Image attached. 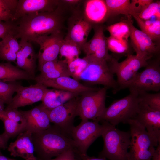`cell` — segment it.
<instances>
[{"mask_svg":"<svg viewBox=\"0 0 160 160\" xmlns=\"http://www.w3.org/2000/svg\"><path fill=\"white\" fill-rule=\"evenodd\" d=\"M63 12L59 6L52 12L34 13L21 17L16 21L17 38L33 42L40 36L61 31Z\"/></svg>","mask_w":160,"mask_h":160,"instance_id":"cell-1","label":"cell"},{"mask_svg":"<svg viewBox=\"0 0 160 160\" xmlns=\"http://www.w3.org/2000/svg\"><path fill=\"white\" fill-rule=\"evenodd\" d=\"M32 137L38 160L52 159L69 149L78 151L71 138L54 125L42 132L32 133Z\"/></svg>","mask_w":160,"mask_h":160,"instance_id":"cell-2","label":"cell"},{"mask_svg":"<svg viewBox=\"0 0 160 160\" xmlns=\"http://www.w3.org/2000/svg\"><path fill=\"white\" fill-rule=\"evenodd\" d=\"M105 123V129L101 135L103 147L99 157L109 160H128L131 136L129 130L124 131Z\"/></svg>","mask_w":160,"mask_h":160,"instance_id":"cell-3","label":"cell"},{"mask_svg":"<svg viewBox=\"0 0 160 160\" xmlns=\"http://www.w3.org/2000/svg\"><path fill=\"white\" fill-rule=\"evenodd\" d=\"M139 103L138 93L130 92L127 96L114 100L106 107L96 121H105L114 126L120 123L127 124L136 115Z\"/></svg>","mask_w":160,"mask_h":160,"instance_id":"cell-4","label":"cell"},{"mask_svg":"<svg viewBox=\"0 0 160 160\" xmlns=\"http://www.w3.org/2000/svg\"><path fill=\"white\" fill-rule=\"evenodd\" d=\"M130 126L131 142L128 160H151L156 147L145 127L135 120L128 122Z\"/></svg>","mask_w":160,"mask_h":160,"instance_id":"cell-5","label":"cell"},{"mask_svg":"<svg viewBox=\"0 0 160 160\" xmlns=\"http://www.w3.org/2000/svg\"><path fill=\"white\" fill-rule=\"evenodd\" d=\"M146 59L136 55H130L120 62L114 58L108 63L110 71L117 76L116 89L114 93L126 88L135 79L138 70L148 64Z\"/></svg>","mask_w":160,"mask_h":160,"instance_id":"cell-6","label":"cell"},{"mask_svg":"<svg viewBox=\"0 0 160 160\" xmlns=\"http://www.w3.org/2000/svg\"><path fill=\"white\" fill-rule=\"evenodd\" d=\"M107 89L103 87L95 90L81 93L79 97L77 115L81 121H96L106 107L105 100Z\"/></svg>","mask_w":160,"mask_h":160,"instance_id":"cell-7","label":"cell"},{"mask_svg":"<svg viewBox=\"0 0 160 160\" xmlns=\"http://www.w3.org/2000/svg\"><path fill=\"white\" fill-rule=\"evenodd\" d=\"M97 121H81L76 127L74 126L70 134V137L73 141L80 154H86L91 145L99 137L101 136L106 127L105 123ZM79 154V155H80Z\"/></svg>","mask_w":160,"mask_h":160,"instance_id":"cell-8","label":"cell"},{"mask_svg":"<svg viewBox=\"0 0 160 160\" xmlns=\"http://www.w3.org/2000/svg\"><path fill=\"white\" fill-rule=\"evenodd\" d=\"M88 60V65L80 75L78 81L92 84L102 85L107 89H112L114 94L116 89V82L110 71L108 63L104 61Z\"/></svg>","mask_w":160,"mask_h":160,"instance_id":"cell-9","label":"cell"},{"mask_svg":"<svg viewBox=\"0 0 160 160\" xmlns=\"http://www.w3.org/2000/svg\"><path fill=\"white\" fill-rule=\"evenodd\" d=\"M142 72H138L128 88L129 92L137 93L160 90V67L158 61L149 63Z\"/></svg>","mask_w":160,"mask_h":160,"instance_id":"cell-10","label":"cell"},{"mask_svg":"<svg viewBox=\"0 0 160 160\" xmlns=\"http://www.w3.org/2000/svg\"><path fill=\"white\" fill-rule=\"evenodd\" d=\"M78 96L53 109H48L50 122L70 137L71 131L74 127V119L77 116Z\"/></svg>","mask_w":160,"mask_h":160,"instance_id":"cell-11","label":"cell"},{"mask_svg":"<svg viewBox=\"0 0 160 160\" xmlns=\"http://www.w3.org/2000/svg\"><path fill=\"white\" fill-rule=\"evenodd\" d=\"M94 33L92 38L82 48L81 50L85 54L89 60L104 61L108 63L113 57L108 52L106 37L105 36L103 26H93Z\"/></svg>","mask_w":160,"mask_h":160,"instance_id":"cell-12","label":"cell"},{"mask_svg":"<svg viewBox=\"0 0 160 160\" xmlns=\"http://www.w3.org/2000/svg\"><path fill=\"white\" fill-rule=\"evenodd\" d=\"M67 34L65 38L81 48L87 42L93 26L84 17L81 11L75 10L68 20Z\"/></svg>","mask_w":160,"mask_h":160,"instance_id":"cell-13","label":"cell"},{"mask_svg":"<svg viewBox=\"0 0 160 160\" xmlns=\"http://www.w3.org/2000/svg\"><path fill=\"white\" fill-rule=\"evenodd\" d=\"M63 39L61 31L40 36L34 41L33 42L40 46L37 55L38 66L45 62L58 59L60 47Z\"/></svg>","mask_w":160,"mask_h":160,"instance_id":"cell-14","label":"cell"},{"mask_svg":"<svg viewBox=\"0 0 160 160\" xmlns=\"http://www.w3.org/2000/svg\"><path fill=\"white\" fill-rule=\"evenodd\" d=\"M133 119L145 127L157 146L160 142V111L139 101L138 111Z\"/></svg>","mask_w":160,"mask_h":160,"instance_id":"cell-15","label":"cell"},{"mask_svg":"<svg viewBox=\"0 0 160 160\" xmlns=\"http://www.w3.org/2000/svg\"><path fill=\"white\" fill-rule=\"evenodd\" d=\"M47 88L42 84H36L27 87L21 85L13 97L11 103L4 108L6 109H17L42 101Z\"/></svg>","mask_w":160,"mask_h":160,"instance_id":"cell-16","label":"cell"},{"mask_svg":"<svg viewBox=\"0 0 160 160\" xmlns=\"http://www.w3.org/2000/svg\"><path fill=\"white\" fill-rule=\"evenodd\" d=\"M129 37L137 56L147 60L157 54L159 48L147 35L135 28L129 20Z\"/></svg>","mask_w":160,"mask_h":160,"instance_id":"cell-17","label":"cell"},{"mask_svg":"<svg viewBox=\"0 0 160 160\" xmlns=\"http://www.w3.org/2000/svg\"><path fill=\"white\" fill-rule=\"evenodd\" d=\"M20 111L25 120V130L32 133H36L51 126L48 110L42 103L30 110Z\"/></svg>","mask_w":160,"mask_h":160,"instance_id":"cell-18","label":"cell"},{"mask_svg":"<svg viewBox=\"0 0 160 160\" xmlns=\"http://www.w3.org/2000/svg\"><path fill=\"white\" fill-rule=\"evenodd\" d=\"M60 2V0H19L13 22L29 14L54 11Z\"/></svg>","mask_w":160,"mask_h":160,"instance_id":"cell-19","label":"cell"},{"mask_svg":"<svg viewBox=\"0 0 160 160\" xmlns=\"http://www.w3.org/2000/svg\"><path fill=\"white\" fill-rule=\"evenodd\" d=\"M0 120L4 125L3 134L9 140L25 131V120L20 110L17 109H4L0 113Z\"/></svg>","mask_w":160,"mask_h":160,"instance_id":"cell-20","label":"cell"},{"mask_svg":"<svg viewBox=\"0 0 160 160\" xmlns=\"http://www.w3.org/2000/svg\"><path fill=\"white\" fill-rule=\"evenodd\" d=\"M32 134L25 130L18 135L15 141L11 143L8 147L11 155L20 157L25 160H38L34 155Z\"/></svg>","mask_w":160,"mask_h":160,"instance_id":"cell-21","label":"cell"},{"mask_svg":"<svg viewBox=\"0 0 160 160\" xmlns=\"http://www.w3.org/2000/svg\"><path fill=\"white\" fill-rule=\"evenodd\" d=\"M19 43L20 48L15 62L16 66L35 78L37 55L31 42L20 39Z\"/></svg>","mask_w":160,"mask_h":160,"instance_id":"cell-22","label":"cell"},{"mask_svg":"<svg viewBox=\"0 0 160 160\" xmlns=\"http://www.w3.org/2000/svg\"><path fill=\"white\" fill-rule=\"evenodd\" d=\"M37 83L46 87L68 91L80 95L84 92L97 90L99 88L84 85L71 76H63L51 79L40 80Z\"/></svg>","mask_w":160,"mask_h":160,"instance_id":"cell-23","label":"cell"},{"mask_svg":"<svg viewBox=\"0 0 160 160\" xmlns=\"http://www.w3.org/2000/svg\"><path fill=\"white\" fill-rule=\"evenodd\" d=\"M81 12L85 19L93 26L99 25L109 17L105 0L84 1Z\"/></svg>","mask_w":160,"mask_h":160,"instance_id":"cell-24","label":"cell"},{"mask_svg":"<svg viewBox=\"0 0 160 160\" xmlns=\"http://www.w3.org/2000/svg\"><path fill=\"white\" fill-rule=\"evenodd\" d=\"M40 73L35 76L36 82L42 80L53 79L63 76H71L68 64L64 60L58 59L45 62L38 66Z\"/></svg>","mask_w":160,"mask_h":160,"instance_id":"cell-25","label":"cell"},{"mask_svg":"<svg viewBox=\"0 0 160 160\" xmlns=\"http://www.w3.org/2000/svg\"><path fill=\"white\" fill-rule=\"evenodd\" d=\"M79 95L64 90L47 89L41 101L42 104L47 109L51 110Z\"/></svg>","mask_w":160,"mask_h":160,"instance_id":"cell-26","label":"cell"},{"mask_svg":"<svg viewBox=\"0 0 160 160\" xmlns=\"http://www.w3.org/2000/svg\"><path fill=\"white\" fill-rule=\"evenodd\" d=\"M16 29L9 33L0 45V60L15 62L20 48L17 36Z\"/></svg>","mask_w":160,"mask_h":160,"instance_id":"cell-27","label":"cell"},{"mask_svg":"<svg viewBox=\"0 0 160 160\" xmlns=\"http://www.w3.org/2000/svg\"><path fill=\"white\" fill-rule=\"evenodd\" d=\"M34 79L27 72L13 65L10 62L0 63V81L10 82Z\"/></svg>","mask_w":160,"mask_h":160,"instance_id":"cell-28","label":"cell"},{"mask_svg":"<svg viewBox=\"0 0 160 160\" xmlns=\"http://www.w3.org/2000/svg\"><path fill=\"white\" fill-rule=\"evenodd\" d=\"M135 19L141 31L153 41L160 38V20H143L135 15H132Z\"/></svg>","mask_w":160,"mask_h":160,"instance_id":"cell-29","label":"cell"},{"mask_svg":"<svg viewBox=\"0 0 160 160\" xmlns=\"http://www.w3.org/2000/svg\"><path fill=\"white\" fill-rule=\"evenodd\" d=\"M108 10V17L124 14L131 15L130 0H105Z\"/></svg>","mask_w":160,"mask_h":160,"instance_id":"cell-30","label":"cell"},{"mask_svg":"<svg viewBox=\"0 0 160 160\" xmlns=\"http://www.w3.org/2000/svg\"><path fill=\"white\" fill-rule=\"evenodd\" d=\"M81 51L77 45L65 38L61 45L59 54L61 57H65V60L68 63L79 57Z\"/></svg>","mask_w":160,"mask_h":160,"instance_id":"cell-31","label":"cell"},{"mask_svg":"<svg viewBox=\"0 0 160 160\" xmlns=\"http://www.w3.org/2000/svg\"><path fill=\"white\" fill-rule=\"evenodd\" d=\"M106 29L110 36L128 41L130 33L129 20L118 22L108 26Z\"/></svg>","mask_w":160,"mask_h":160,"instance_id":"cell-32","label":"cell"},{"mask_svg":"<svg viewBox=\"0 0 160 160\" xmlns=\"http://www.w3.org/2000/svg\"><path fill=\"white\" fill-rule=\"evenodd\" d=\"M18 2L17 0H0V22H13Z\"/></svg>","mask_w":160,"mask_h":160,"instance_id":"cell-33","label":"cell"},{"mask_svg":"<svg viewBox=\"0 0 160 160\" xmlns=\"http://www.w3.org/2000/svg\"><path fill=\"white\" fill-rule=\"evenodd\" d=\"M21 85L16 81L5 82L0 81V99L7 105L12 102L13 95Z\"/></svg>","mask_w":160,"mask_h":160,"instance_id":"cell-34","label":"cell"},{"mask_svg":"<svg viewBox=\"0 0 160 160\" xmlns=\"http://www.w3.org/2000/svg\"><path fill=\"white\" fill-rule=\"evenodd\" d=\"M127 41L121 40L110 36L106 38L107 47L108 50L116 54H126L129 49Z\"/></svg>","mask_w":160,"mask_h":160,"instance_id":"cell-35","label":"cell"},{"mask_svg":"<svg viewBox=\"0 0 160 160\" xmlns=\"http://www.w3.org/2000/svg\"><path fill=\"white\" fill-rule=\"evenodd\" d=\"M88 63V60L84 57L82 58L79 57L67 63L71 76L78 81L80 75L86 68Z\"/></svg>","mask_w":160,"mask_h":160,"instance_id":"cell-36","label":"cell"},{"mask_svg":"<svg viewBox=\"0 0 160 160\" xmlns=\"http://www.w3.org/2000/svg\"><path fill=\"white\" fill-rule=\"evenodd\" d=\"M139 101L142 102L151 108L160 111V92L150 93L147 92L138 93Z\"/></svg>","mask_w":160,"mask_h":160,"instance_id":"cell-37","label":"cell"},{"mask_svg":"<svg viewBox=\"0 0 160 160\" xmlns=\"http://www.w3.org/2000/svg\"><path fill=\"white\" fill-rule=\"evenodd\" d=\"M132 15H136L143 20H149L153 16L156 17V19L160 20V1H153L140 13Z\"/></svg>","mask_w":160,"mask_h":160,"instance_id":"cell-38","label":"cell"},{"mask_svg":"<svg viewBox=\"0 0 160 160\" xmlns=\"http://www.w3.org/2000/svg\"><path fill=\"white\" fill-rule=\"evenodd\" d=\"M17 27L15 22H0V45L6 36Z\"/></svg>","mask_w":160,"mask_h":160,"instance_id":"cell-39","label":"cell"},{"mask_svg":"<svg viewBox=\"0 0 160 160\" xmlns=\"http://www.w3.org/2000/svg\"><path fill=\"white\" fill-rule=\"evenodd\" d=\"M153 1L152 0H131L130 8L132 13L131 15L140 13Z\"/></svg>","mask_w":160,"mask_h":160,"instance_id":"cell-40","label":"cell"},{"mask_svg":"<svg viewBox=\"0 0 160 160\" xmlns=\"http://www.w3.org/2000/svg\"><path fill=\"white\" fill-rule=\"evenodd\" d=\"M47 160H82L79 152L76 150H67L54 159Z\"/></svg>","mask_w":160,"mask_h":160,"instance_id":"cell-41","label":"cell"},{"mask_svg":"<svg viewBox=\"0 0 160 160\" xmlns=\"http://www.w3.org/2000/svg\"><path fill=\"white\" fill-rule=\"evenodd\" d=\"M8 140L3 133L0 134V148L4 150L6 149Z\"/></svg>","mask_w":160,"mask_h":160,"instance_id":"cell-42","label":"cell"},{"mask_svg":"<svg viewBox=\"0 0 160 160\" xmlns=\"http://www.w3.org/2000/svg\"><path fill=\"white\" fill-rule=\"evenodd\" d=\"M79 155L82 160H107L106 159L103 158L89 156L87 154H80Z\"/></svg>","mask_w":160,"mask_h":160,"instance_id":"cell-43","label":"cell"},{"mask_svg":"<svg viewBox=\"0 0 160 160\" xmlns=\"http://www.w3.org/2000/svg\"><path fill=\"white\" fill-rule=\"evenodd\" d=\"M151 160H160V142H159L156 148Z\"/></svg>","mask_w":160,"mask_h":160,"instance_id":"cell-44","label":"cell"},{"mask_svg":"<svg viewBox=\"0 0 160 160\" xmlns=\"http://www.w3.org/2000/svg\"><path fill=\"white\" fill-rule=\"evenodd\" d=\"M61 1L65 5L71 6H73L77 4H80L81 2L82 1V0H61Z\"/></svg>","mask_w":160,"mask_h":160,"instance_id":"cell-45","label":"cell"},{"mask_svg":"<svg viewBox=\"0 0 160 160\" xmlns=\"http://www.w3.org/2000/svg\"><path fill=\"white\" fill-rule=\"evenodd\" d=\"M0 160H17L16 159L10 158L7 157L2 154L0 151Z\"/></svg>","mask_w":160,"mask_h":160,"instance_id":"cell-46","label":"cell"},{"mask_svg":"<svg viewBox=\"0 0 160 160\" xmlns=\"http://www.w3.org/2000/svg\"><path fill=\"white\" fill-rule=\"evenodd\" d=\"M5 104L3 100L0 99V113L4 110Z\"/></svg>","mask_w":160,"mask_h":160,"instance_id":"cell-47","label":"cell"}]
</instances>
